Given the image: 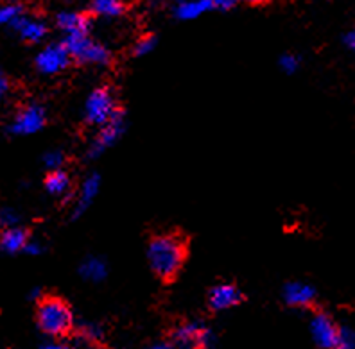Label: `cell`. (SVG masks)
Here are the masks:
<instances>
[{
    "label": "cell",
    "mask_w": 355,
    "mask_h": 349,
    "mask_svg": "<svg viewBox=\"0 0 355 349\" xmlns=\"http://www.w3.org/2000/svg\"><path fill=\"white\" fill-rule=\"evenodd\" d=\"M189 255H191V237L183 229H162L149 237V267L164 285H173L180 278Z\"/></svg>",
    "instance_id": "6da1fadb"
},
{
    "label": "cell",
    "mask_w": 355,
    "mask_h": 349,
    "mask_svg": "<svg viewBox=\"0 0 355 349\" xmlns=\"http://www.w3.org/2000/svg\"><path fill=\"white\" fill-rule=\"evenodd\" d=\"M36 323L40 330L54 339H65L74 332V314L69 303L60 296H42L36 305Z\"/></svg>",
    "instance_id": "7a4b0ae2"
},
{
    "label": "cell",
    "mask_w": 355,
    "mask_h": 349,
    "mask_svg": "<svg viewBox=\"0 0 355 349\" xmlns=\"http://www.w3.org/2000/svg\"><path fill=\"white\" fill-rule=\"evenodd\" d=\"M65 45L70 51V56H72L74 63H78V65H87V63L110 65V63H112V54H110L103 45L94 44V42L88 38V33L67 35Z\"/></svg>",
    "instance_id": "3957f363"
},
{
    "label": "cell",
    "mask_w": 355,
    "mask_h": 349,
    "mask_svg": "<svg viewBox=\"0 0 355 349\" xmlns=\"http://www.w3.org/2000/svg\"><path fill=\"white\" fill-rule=\"evenodd\" d=\"M119 100L112 87L104 84L94 90L87 102V122L90 124H108L119 115Z\"/></svg>",
    "instance_id": "277c9868"
},
{
    "label": "cell",
    "mask_w": 355,
    "mask_h": 349,
    "mask_svg": "<svg viewBox=\"0 0 355 349\" xmlns=\"http://www.w3.org/2000/svg\"><path fill=\"white\" fill-rule=\"evenodd\" d=\"M35 63L38 72L52 75V73L65 70L70 63H74V60L70 56V51L65 44H52L40 52Z\"/></svg>",
    "instance_id": "5b68a950"
},
{
    "label": "cell",
    "mask_w": 355,
    "mask_h": 349,
    "mask_svg": "<svg viewBox=\"0 0 355 349\" xmlns=\"http://www.w3.org/2000/svg\"><path fill=\"white\" fill-rule=\"evenodd\" d=\"M312 337L321 348H339L341 344V328L334 323L332 317L325 312L316 310L311 323Z\"/></svg>",
    "instance_id": "8992f818"
},
{
    "label": "cell",
    "mask_w": 355,
    "mask_h": 349,
    "mask_svg": "<svg viewBox=\"0 0 355 349\" xmlns=\"http://www.w3.org/2000/svg\"><path fill=\"white\" fill-rule=\"evenodd\" d=\"M246 301L244 294L241 292L235 283H219L208 290L207 303L212 312H221L234 308V306L243 305Z\"/></svg>",
    "instance_id": "52a82bcc"
},
{
    "label": "cell",
    "mask_w": 355,
    "mask_h": 349,
    "mask_svg": "<svg viewBox=\"0 0 355 349\" xmlns=\"http://www.w3.org/2000/svg\"><path fill=\"white\" fill-rule=\"evenodd\" d=\"M45 122H47L45 109L38 104H29L17 113V116L9 125V131L13 134H33L42 129Z\"/></svg>",
    "instance_id": "ba28073f"
},
{
    "label": "cell",
    "mask_w": 355,
    "mask_h": 349,
    "mask_svg": "<svg viewBox=\"0 0 355 349\" xmlns=\"http://www.w3.org/2000/svg\"><path fill=\"white\" fill-rule=\"evenodd\" d=\"M207 330L196 323H182L171 330L169 339L183 348H203L207 346Z\"/></svg>",
    "instance_id": "9c48e42d"
},
{
    "label": "cell",
    "mask_w": 355,
    "mask_h": 349,
    "mask_svg": "<svg viewBox=\"0 0 355 349\" xmlns=\"http://www.w3.org/2000/svg\"><path fill=\"white\" fill-rule=\"evenodd\" d=\"M13 27L27 44H38L40 39L45 38V35H47V26L44 22L35 20V18H26L24 15L13 24Z\"/></svg>",
    "instance_id": "30bf717a"
},
{
    "label": "cell",
    "mask_w": 355,
    "mask_h": 349,
    "mask_svg": "<svg viewBox=\"0 0 355 349\" xmlns=\"http://www.w3.org/2000/svg\"><path fill=\"white\" fill-rule=\"evenodd\" d=\"M56 24L67 35H76V33H88L92 24L90 13H60L56 18Z\"/></svg>",
    "instance_id": "8fae6325"
},
{
    "label": "cell",
    "mask_w": 355,
    "mask_h": 349,
    "mask_svg": "<svg viewBox=\"0 0 355 349\" xmlns=\"http://www.w3.org/2000/svg\"><path fill=\"white\" fill-rule=\"evenodd\" d=\"M286 301L298 308H312L316 301V292L307 285L289 283L286 287Z\"/></svg>",
    "instance_id": "7c38bea8"
},
{
    "label": "cell",
    "mask_w": 355,
    "mask_h": 349,
    "mask_svg": "<svg viewBox=\"0 0 355 349\" xmlns=\"http://www.w3.org/2000/svg\"><path fill=\"white\" fill-rule=\"evenodd\" d=\"M29 233L24 228H17V226H11V228L6 229L0 237V247L6 251V253H20V251L26 249V246L29 244Z\"/></svg>",
    "instance_id": "4fadbf2b"
},
{
    "label": "cell",
    "mask_w": 355,
    "mask_h": 349,
    "mask_svg": "<svg viewBox=\"0 0 355 349\" xmlns=\"http://www.w3.org/2000/svg\"><path fill=\"white\" fill-rule=\"evenodd\" d=\"M126 11V6L122 0H92L90 11L92 17H119Z\"/></svg>",
    "instance_id": "5bb4252c"
},
{
    "label": "cell",
    "mask_w": 355,
    "mask_h": 349,
    "mask_svg": "<svg viewBox=\"0 0 355 349\" xmlns=\"http://www.w3.org/2000/svg\"><path fill=\"white\" fill-rule=\"evenodd\" d=\"M45 188L52 195H65L70 190V177L65 170L61 168H52L51 172L45 176Z\"/></svg>",
    "instance_id": "9a60e30c"
},
{
    "label": "cell",
    "mask_w": 355,
    "mask_h": 349,
    "mask_svg": "<svg viewBox=\"0 0 355 349\" xmlns=\"http://www.w3.org/2000/svg\"><path fill=\"white\" fill-rule=\"evenodd\" d=\"M207 9H212L210 0H182L178 6L176 15L180 18H196L205 13Z\"/></svg>",
    "instance_id": "2e32d148"
},
{
    "label": "cell",
    "mask_w": 355,
    "mask_h": 349,
    "mask_svg": "<svg viewBox=\"0 0 355 349\" xmlns=\"http://www.w3.org/2000/svg\"><path fill=\"white\" fill-rule=\"evenodd\" d=\"M24 9L20 4H2L0 6V26H13L18 18L22 17Z\"/></svg>",
    "instance_id": "e0dca14e"
},
{
    "label": "cell",
    "mask_w": 355,
    "mask_h": 349,
    "mask_svg": "<svg viewBox=\"0 0 355 349\" xmlns=\"http://www.w3.org/2000/svg\"><path fill=\"white\" fill-rule=\"evenodd\" d=\"M155 45V36H144V38H139L137 45L133 48V54L135 56H140V54H146L149 52Z\"/></svg>",
    "instance_id": "ac0fdd59"
},
{
    "label": "cell",
    "mask_w": 355,
    "mask_h": 349,
    "mask_svg": "<svg viewBox=\"0 0 355 349\" xmlns=\"http://www.w3.org/2000/svg\"><path fill=\"white\" fill-rule=\"evenodd\" d=\"M61 161H63V156H61L60 152H49V154L45 156V165H47L49 168H60Z\"/></svg>",
    "instance_id": "d6986e66"
},
{
    "label": "cell",
    "mask_w": 355,
    "mask_h": 349,
    "mask_svg": "<svg viewBox=\"0 0 355 349\" xmlns=\"http://www.w3.org/2000/svg\"><path fill=\"white\" fill-rule=\"evenodd\" d=\"M0 224H4V226L17 224V215H15L11 210H2L0 211Z\"/></svg>",
    "instance_id": "ffe728a7"
},
{
    "label": "cell",
    "mask_w": 355,
    "mask_h": 349,
    "mask_svg": "<svg viewBox=\"0 0 355 349\" xmlns=\"http://www.w3.org/2000/svg\"><path fill=\"white\" fill-rule=\"evenodd\" d=\"M239 0H210V4H212V9H232L235 4H237Z\"/></svg>",
    "instance_id": "44dd1931"
},
{
    "label": "cell",
    "mask_w": 355,
    "mask_h": 349,
    "mask_svg": "<svg viewBox=\"0 0 355 349\" xmlns=\"http://www.w3.org/2000/svg\"><path fill=\"white\" fill-rule=\"evenodd\" d=\"M8 91H9V79L8 75L0 70V104H2V100L6 99Z\"/></svg>",
    "instance_id": "7402d4cb"
},
{
    "label": "cell",
    "mask_w": 355,
    "mask_h": 349,
    "mask_svg": "<svg viewBox=\"0 0 355 349\" xmlns=\"http://www.w3.org/2000/svg\"><path fill=\"white\" fill-rule=\"evenodd\" d=\"M345 42H347V45L352 48V51H355V29L348 33L347 38H345Z\"/></svg>",
    "instance_id": "603a6c76"
},
{
    "label": "cell",
    "mask_w": 355,
    "mask_h": 349,
    "mask_svg": "<svg viewBox=\"0 0 355 349\" xmlns=\"http://www.w3.org/2000/svg\"><path fill=\"white\" fill-rule=\"evenodd\" d=\"M241 2H244V4L248 6H266L269 4L271 0H241Z\"/></svg>",
    "instance_id": "cb8c5ba5"
},
{
    "label": "cell",
    "mask_w": 355,
    "mask_h": 349,
    "mask_svg": "<svg viewBox=\"0 0 355 349\" xmlns=\"http://www.w3.org/2000/svg\"><path fill=\"white\" fill-rule=\"evenodd\" d=\"M180 2H182V0H180Z\"/></svg>",
    "instance_id": "d4e9b609"
}]
</instances>
